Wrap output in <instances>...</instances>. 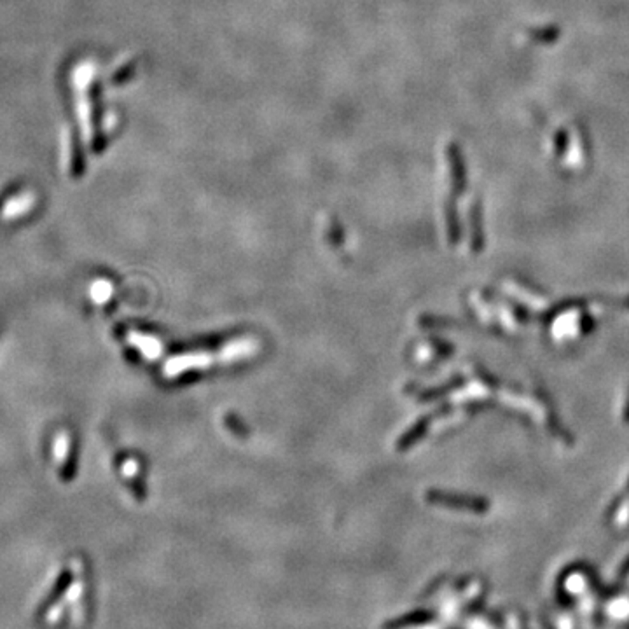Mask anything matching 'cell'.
Masks as SVG:
<instances>
[{"instance_id": "cell-1", "label": "cell", "mask_w": 629, "mask_h": 629, "mask_svg": "<svg viewBox=\"0 0 629 629\" xmlns=\"http://www.w3.org/2000/svg\"><path fill=\"white\" fill-rule=\"evenodd\" d=\"M432 498H434V500H442V502H446V506H458V507H470V509H477V502H474V500H467V498H453V497H448V495H446V497H441V495H432Z\"/></svg>"}]
</instances>
